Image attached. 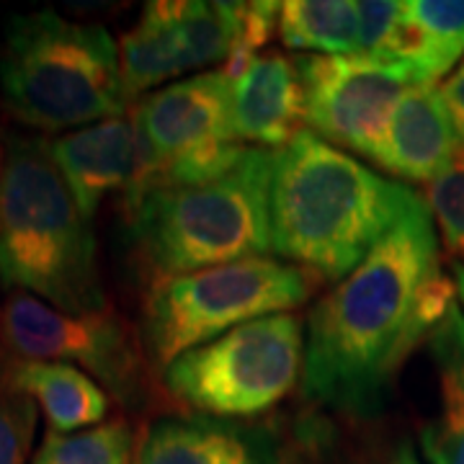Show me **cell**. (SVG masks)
<instances>
[{
	"label": "cell",
	"mask_w": 464,
	"mask_h": 464,
	"mask_svg": "<svg viewBox=\"0 0 464 464\" xmlns=\"http://www.w3.org/2000/svg\"><path fill=\"white\" fill-rule=\"evenodd\" d=\"M439 271L433 215L420 199L313 307L304 335V398L353 418L380 413L402 362L436 331L420 310V295Z\"/></svg>",
	"instance_id": "cell-1"
},
{
	"label": "cell",
	"mask_w": 464,
	"mask_h": 464,
	"mask_svg": "<svg viewBox=\"0 0 464 464\" xmlns=\"http://www.w3.org/2000/svg\"><path fill=\"white\" fill-rule=\"evenodd\" d=\"M420 197L313 132L274 150L271 248L325 282H343Z\"/></svg>",
	"instance_id": "cell-2"
},
{
	"label": "cell",
	"mask_w": 464,
	"mask_h": 464,
	"mask_svg": "<svg viewBox=\"0 0 464 464\" xmlns=\"http://www.w3.org/2000/svg\"><path fill=\"white\" fill-rule=\"evenodd\" d=\"M0 286L67 315L109 307L96 235L42 137L8 142L0 176Z\"/></svg>",
	"instance_id": "cell-3"
},
{
	"label": "cell",
	"mask_w": 464,
	"mask_h": 464,
	"mask_svg": "<svg viewBox=\"0 0 464 464\" xmlns=\"http://www.w3.org/2000/svg\"><path fill=\"white\" fill-rule=\"evenodd\" d=\"M274 150L248 148L230 173L197 186L152 188L127 209L132 246L150 274L173 279L266 258L271 248Z\"/></svg>",
	"instance_id": "cell-4"
},
{
	"label": "cell",
	"mask_w": 464,
	"mask_h": 464,
	"mask_svg": "<svg viewBox=\"0 0 464 464\" xmlns=\"http://www.w3.org/2000/svg\"><path fill=\"white\" fill-rule=\"evenodd\" d=\"M0 101L21 124L63 132L127 114L114 36L54 11L11 16L0 52Z\"/></svg>",
	"instance_id": "cell-5"
},
{
	"label": "cell",
	"mask_w": 464,
	"mask_h": 464,
	"mask_svg": "<svg viewBox=\"0 0 464 464\" xmlns=\"http://www.w3.org/2000/svg\"><path fill=\"white\" fill-rule=\"evenodd\" d=\"M313 295V274L276 258H246L152 284L142 338L158 369L246 323L289 313Z\"/></svg>",
	"instance_id": "cell-6"
},
{
	"label": "cell",
	"mask_w": 464,
	"mask_h": 464,
	"mask_svg": "<svg viewBox=\"0 0 464 464\" xmlns=\"http://www.w3.org/2000/svg\"><path fill=\"white\" fill-rule=\"evenodd\" d=\"M302 369V320L279 313L181 353L163 369V384L199 415L250 418L282 402L295 390Z\"/></svg>",
	"instance_id": "cell-7"
},
{
	"label": "cell",
	"mask_w": 464,
	"mask_h": 464,
	"mask_svg": "<svg viewBox=\"0 0 464 464\" xmlns=\"http://www.w3.org/2000/svg\"><path fill=\"white\" fill-rule=\"evenodd\" d=\"M158 163V186H197L230 173L248 148L237 140L232 81L209 70L150 93L132 109Z\"/></svg>",
	"instance_id": "cell-8"
},
{
	"label": "cell",
	"mask_w": 464,
	"mask_h": 464,
	"mask_svg": "<svg viewBox=\"0 0 464 464\" xmlns=\"http://www.w3.org/2000/svg\"><path fill=\"white\" fill-rule=\"evenodd\" d=\"M0 348L11 362L78 364L121 405L142 400V356L132 331L109 307L67 315L42 299L16 292L0 307Z\"/></svg>",
	"instance_id": "cell-9"
},
{
	"label": "cell",
	"mask_w": 464,
	"mask_h": 464,
	"mask_svg": "<svg viewBox=\"0 0 464 464\" xmlns=\"http://www.w3.org/2000/svg\"><path fill=\"white\" fill-rule=\"evenodd\" d=\"M304 93V124L333 148L377 160L402 93L423 83L413 67L362 54H302L295 60Z\"/></svg>",
	"instance_id": "cell-10"
},
{
	"label": "cell",
	"mask_w": 464,
	"mask_h": 464,
	"mask_svg": "<svg viewBox=\"0 0 464 464\" xmlns=\"http://www.w3.org/2000/svg\"><path fill=\"white\" fill-rule=\"evenodd\" d=\"M54 166L88 222L109 194H127L137 173V130L130 116H111L50 140Z\"/></svg>",
	"instance_id": "cell-11"
},
{
	"label": "cell",
	"mask_w": 464,
	"mask_h": 464,
	"mask_svg": "<svg viewBox=\"0 0 464 464\" xmlns=\"http://www.w3.org/2000/svg\"><path fill=\"white\" fill-rule=\"evenodd\" d=\"M464 148L454 116L431 83L408 88L390 116L377 163L405 181L431 183Z\"/></svg>",
	"instance_id": "cell-12"
},
{
	"label": "cell",
	"mask_w": 464,
	"mask_h": 464,
	"mask_svg": "<svg viewBox=\"0 0 464 464\" xmlns=\"http://www.w3.org/2000/svg\"><path fill=\"white\" fill-rule=\"evenodd\" d=\"M140 464H282L274 436L212 415L160 418L137 449Z\"/></svg>",
	"instance_id": "cell-13"
},
{
	"label": "cell",
	"mask_w": 464,
	"mask_h": 464,
	"mask_svg": "<svg viewBox=\"0 0 464 464\" xmlns=\"http://www.w3.org/2000/svg\"><path fill=\"white\" fill-rule=\"evenodd\" d=\"M232 114L240 142L266 150L289 145L304 121V93L295 60L258 54L232 81Z\"/></svg>",
	"instance_id": "cell-14"
},
{
	"label": "cell",
	"mask_w": 464,
	"mask_h": 464,
	"mask_svg": "<svg viewBox=\"0 0 464 464\" xmlns=\"http://www.w3.org/2000/svg\"><path fill=\"white\" fill-rule=\"evenodd\" d=\"M0 382L36 400L54 433L88 429L109 415V395L72 364L8 362L0 369Z\"/></svg>",
	"instance_id": "cell-15"
},
{
	"label": "cell",
	"mask_w": 464,
	"mask_h": 464,
	"mask_svg": "<svg viewBox=\"0 0 464 464\" xmlns=\"http://www.w3.org/2000/svg\"><path fill=\"white\" fill-rule=\"evenodd\" d=\"M431 353L441 384V413L420 431L431 464H464V315L459 304L431 333Z\"/></svg>",
	"instance_id": "cell-16"
},
{
	"label": "cell",
	"mask_w": 464,
	"mask_h": 464,
	"mask_svg": "<svg viewBox=\"0 0 464 464\" xmlns=\"http://www.w3.org/2000/svg\"><path fill=\"white\" fill-rule=\"evenodd\" d=\"M119 63H121V85L127 101L152 91L188 72L181 39L176 29L173 3H148L132 32L119 42Z\"/></svg>",
	"instance_id": "cell-17"
},
{
	"label": "cell",
	"mask_w": 464,
	"mask_h": 464,
	"mask_svg": "<svg viewBox=\"0 0 464 464\" xmlns=\"http://www.w3.org/2000/svg\"><path fill=\"white\" fill-rule=\"evenodd\" d=\"M402 8L411 32L408 67L433 85L462 60L464 0H408Z\"/></svg>",
	"instance_id": "cell-18"
},
{
	"label": "cell",
	"mask_w": 464,
	"mask_h": 464,
	"mask_svg": "<svg viewBox=\"0 0 464 464\" xmlns=\"http://www.w3.org/2000/svg\"><path fill=\"white\" fill-rule=\"evenodd\" d=\"M279 36L292 50L359 54V5L351 0H286Z\"/></svg>",
	"instance_id": "cell-19"
},
{
	"label": "cell",
	"mask_w": 464,
	"mask_h": 464,
	"mask_svg": "<svg viewBox=\"0 0 464 464\" xmlns=\"http://www.w3.org/2000/svg\"><path fill=\"white\" fill-rule=\"evenodd\" d=\"M243 14H246V3H225V0L173 3V16H176L186 67L204 70L222 60H230L243 32Z\"/></svg>",
	"instance_id": "cell-20"
},
{
	"label": "cell",
	"mask_w": 464,
	"mask_h": 464,
	"mask_svg": "<svg viewBox=\"0 0 464 464\" xmlns=\"http://www.w3.org/2000/svg\"><path fill=\"white\" fill-rule=\"evenodd\" d=\"M134 439L127 420L116 418L78 433L44 436L32 464H134Z\"/></svg>",
	"instance_id": "cell-21"
},
{
	"label": "cell",
	"mask_w": 464,
	"mask_h": 464,
	"mask_svg": "<svg viewBox=\"0 0 464 464\" xmlns=\"http://www.w3.org/2000/svg\"><path fill=\"white\" fill-rule=\"evenodd\" d=\"M359 5V54L384 65H408L411 32L398 0H364Z\"/></svg>",
	"instance_id": "cell-22"
},
{
	"label": "cell",
	"mask_w": 464,
	"mask_h": 464,
	"mask_svg": "<svg viewBox=\"0 0 464 464\" xmlns=\"http://www.w3.org/2000/svg\"><path fill=\"white\" fill-rule=\"evenodd\" d=\"M426 204L447 250L464 264V148L426 188Z\"/></svg>",
	"instance_id": "cell-23"
},
{
	"label": "cell",
	"mask_w": 464,
	"mask_h": 464,
	"mask_svg": "<svg viewBox=\"0 0 464 464\" xmlns=\"http://www.w3.org/2000/svg\"><path fill=\"white\" fill-rule=\"evenodd\" d=\"M36 431V400L0 382V464H24Z\"/></svg>",
	"instance_id": "cell-24"
},
{
	"label": "cell",
	"mask_w": 464,
	"mask_h": 464,
	"mask_svg": "<svg viewBox=\"0 0 464 464\" xmlns=\"http://www.w3.org/2000/svg\"><path fill=\"white\" fill-rule=\"evenodd\" d=\"M279 5L282 3H268V0H258V3H246V14H243V32L237 39V47L227 60V78L237 81L248 65L258 57V50H264L268 39L274 36V29L279 26Z\"/></svg>",
	"instance_id": "cell-25"
},
{
	"label": "cell",
	"mask_w": 464,
	"mask_h": 464,
	"mask_svg": "<svg viewBox=\"0 0 464 464\" xmlns=\"http://www.w3.org/2000/svg\"><path fill=\"white\" fill-rule=\"evenodd\" d=\"M439 91H441V99L447 103V109L451 111V116H454V121H457V127H459V132L464 137V60L462 65L457 67L447 81H444V85Z\"/></svg>",
	"instance_id": "cell-26"
},
{
	"label": "cell",
	"mask_w": 464,
	"mask_h": 464,
	"mask_svg": "<svg viewBox=\"0 0 464 464\" xmlns=\"http://www.w3.org/2000/svg\"><path fill=\"white\" fill-rule=\"evenodd\" d=\"M454 284H457V295L464 304V264H454Z\"/></svg>",
	"instance_id": "cell-27"
},
{
	"label": "cell",
	"mask_w": 464,
	"mask_h": 464,
	"mask_svg": "<svg viewBox=\"0 0 464 464\" xmlns=\"http://www.w3.org/2000/svg\"><path fill=\"white\" fill-rule=\"evenodd\" d=\"M392 464H418V462H415L413 451H411V449H408V447H402V451H400V454H398V459H395V462H392Z\"/></svg>",
	"instance_id": "cell-28"
},
{
	"label": "cell",
	"mask_w": 464,
	"mask_h": 464,
	"mask_svg": "<svg viewBox=\"0 0 464 464\" xmlns=\"http://www.w3.org/2000/svg\"><path fill=\"white\" fill-rule=\"evenodd\" d=\"M3 168H5V152H3V145H0V176H3Z\"/></svg>",
	"instance_id": "cell-29"
},
{
	"label": "cell",
	"mask_w": 464,
	"mask_h": 464,
	"mask_svg": "<svg viewBox=\"0 0 464 464\" xmlns=\"http://www.w3.org/2000/svg\"><path fill=\"white\" fill-rule=\"evenodd\" d=\"M134 464H140V459H137V462H134Z\"/></svg>",
	"instance_id": "cell-30"
}]
</instances>
